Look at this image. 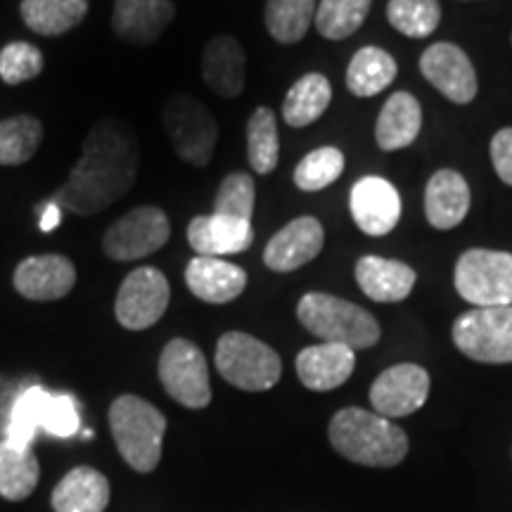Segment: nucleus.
I'll use <instances>...</instances> for the list:
<instances>
[{
	"label": "nucleus",
	"mask_w": 512,
	"mask_h": 512,
	"mask_svg": "<svg viewBox=\"0 0 512 512\" xmlns=\"http://www.w3.org/2000/svg\"><path fill=\"white\" fill-rule=\"evenodd\" d=\"M415 278L411 266L382 256H363L356 264V283L373 302H403L413 292Z\"/></svg>",
	"instance_id": "5701e85b"
},
{
	"label": "nucleus",
	"mask_w": 512,
	"mask_h": 512,
	"mask_svg": "<svg viewBox=\"0 0 512 512\" xmlns=\"http://www.w3.org/2000/svg\"><path fill=\"white\" fill-rule=\"evenodd\" d=\"M43 140V124L31 114L0 119V166L27 164Z\"/></svg>",
	"instance_id": "2f4dec72"
},
{
	"label": "nucleus",
	"mask_w": 512,
	"mask_h": 512,
	"mask_svg": "<svg viewBox=\"0 0 512 512\" xmlns=\"http://www.w3.org/2000/svg\"><path fill=\"white\" fill-rule=\"evenodd\" d=\"M245 50L233 36H216L202 50V79L221 98H238L245 91Z\"/></svg>",
	"instance_id": "412c9836"
},
{
	"label": "nucleus",
	"mask_w": 512,
	"mask_h": 512,
	"mask_svg": "<svg viewBox=\"0 0 512 512\" xmlns=\"http://www.w3.org/2000/svg\"><path fill=\"white\" fill-rule=\"evenodd\" d=\"M50 503L55 512H105L110 505V482L93 467H74L55 486Z\"/></svg>",
	"instance_id": "b1692460"
},
{
	"label": "nucleus",
	"mask_w": 512,
	"mask_h": 512,
	"mask_svg": "<svg viewBox=\"0 0 512 512\" xmlns=\"http://www.w3.org/2000/svg\"><path fill=\"white\" fill-rule=\"evenodd\" d=\"M43 430L60 439L74 437V434L81 430L79 406H76L74 396L50 394L46 418H43Z\"/></svg>",
	"instance_id": "58836bf2"
},
{
	"label": "nucleus",
	"mask_w": 512,
	"mask_h": 512,
	"mask_svg": "<svg viewBox=\"0 0 512 512\" xmlns=\"http://www.w3.org/2000/svg\"><path fill=\"white\" fill-rule=\"evenodd\" d=\"M159 380L166 394L185 408H207L211 403V382L207 358L190 339H171L159 356Z\"/></svg>",
	"instance_id": "1a4fd4ad"
},
{
	"label": "nucleus",
	"mask_w": 512,
	"mask_h": 512,
	"mask_svg": "<svg viewBox=\"0 0 512 512\" xmlns=\"http://www.w3.org/2000/svg\"><path fill=\"white\" fill-rule=\"evenodd\" d=\"M420 72L437 91L456 105H467L477 98L475 64L463 48L453 43H434L420 57Z\"/></svg>",
	"instance_id": "ddd939ff"
},
{
	"label": "nucleus",
	"mask_w": 512,
	"mask_h": 512,
	"mask_svg": "<svg viewBox=\"0 0 512 512\" xmlns=\"http://www.w3.org/2000/svg\"><path fill=\"white\" fill-rule=\"evenodd\" d=\"M254 200H256V188L249 174L235 171L228 174L219 185L214 200V214L233 216V219L252 221L254 214Z\"/></svg>",
	"instance_id": "e433bc0d"
},
{
	"label": "nucleus",
	"mask_w": 512,
	"mask_h": 512,
	"mask_svg": "<svg viewBox=\"0 0 512 512\" xmlns=\"http://www.w3.org/2000/svg\"><path fill=\"white\" fill-rule=\"evenodd\" d=\"M171 238L169 216L159 207L131 209L102 235V252L114 261H138L155 254Z\"/></svg>",
	"instance_id": "9d476101"
},
{
	"label": "nucleus",
	"mask_w": 512,
	"mask_h": 512,
	"mask_svg": "<svg viewBox=\"0 0 512 512\" xmlns=\"http://www.w3.org/2000/svg\"><path fill=\"white\" fill-rule=\"evenodd\" d=\"M332 100V86L330 81L325 79L323 74H304L294 86L290 93L285 95L283 102V119L287 126L304 128L311 126L313 121L323 117L325 110L330 107Z\"/></svg>",
	"instance_id": "bb28decb"
},
{
	"label": "nucleus",
	"mask_w": 512,
	"mask_h": 512,
	"mask_svg": "<svg viewBox=\"0 0 512 512\" xmlns=\"http://www.w3.org/2000/svg\"><path fill=\"white\" fill-rule=\"evenodd\" d=\"M110 430L121 458L136 472H152L162 460L166 418L150 401L124 394L110 406Z\"/></svg>",
	"instance_id": "20e7f679"
},
{
	"label": "nucleus",
	"mask_w": 512,
	"mask_h": 512,
	"mask_svg": "<svg viewBox=\"0 0 512 512\" xmlns=\"http://www.w3.org/2000/svg\"><path fill=\"white\" fill-rule=\"evenodd\" d=\"M453 283L475 309L512 306V254L496 249H467L453 273Z\"/></svg>",
	"instance_id": "423d86ee"
},
{
	"label": "nucleus",
	"mask_w": 512,
	"mask_h": 512,
	"mask_svg": "<svg viewBox=\"0 0 512 512\" xmlns=\"http://www.w3.org/2000/svg\"><path fill=\"white\" fill-rule=\"evenodd\" d=\"M401 209L399 190L387 178L366 176L351 188V219L370 238H382V235L392 233L401 219Z\"/></svg>",
	"instance_id": "4468645a"
},
{
	"label": "nucleus",
	"mask_w": 512,
	"mask_h": 512,
	"mask_svg": "<svg viewBox=\"0 0 512 512\" xmlns=\"http://www.w3.org/2000/svg\"><path fill=\"white\" fill-rule=\"evenodd\" d=\"M50 401V392L43 387H29L17 396L12 403V411L5 425V439L12 441L15 446L31 448L36 439V432L43 430V418H46V408Z\"/></svg>",
	"instance_id": "473e14b6"
},
{
	"label": "nucleus",
	"mask_w": 512,
	"mask_h": 512,
	"mask_svg": "<svg viewBox=\"0 0 512 512\" xmlns=\"http://www.w3.org/2000/svg\"><path fill=\"white\" fill-rule=\"evenodd\" d=\"M297 318L320 342L344 344L354 351L370 349L380 342V323L373 313L335 294H304L297 304Z\"/></svg>",
	"instance_id": "7ed1b4c3"
},
{
	"label": "nucleus",
	"mask_w": 512,
	"mask_h": 512,
	"mask_svg": "<svg viewBox=\"0 0 512 512\" xmlns=\"http://www.w3.org/2000/svg\"><path fill=\"white\" fill-rule=\"evenodd\" d=\"M43 72V55L36 46L27 41L8 43L0 50V79L8 86L27 83Z\"/></svg>",
	"instance_id": "4c0bfd02"
},
{
	"label": "nucleus",
	"mask_w": 512,
	"mask_h": 512,
	"mask_svg": "<svg viewBox=\"0 0 512 512\" xmlns=\"http://www.w3.org/2000/svg\"><path fill=\"white\" fill-rule=\"evenodd\" d=\"M60 219H62V209L57 207L53 200H50L41 211V230H43V233H50V230H55L57 226H60Z\"/></svg>",
	"instance_id": "a19ab883"
},
{
	"label": "nucleus",
	"mask_w": 512,
	"mask_h": 512,
	"mask_svg": "<svg viewBox=\"0 0 512 512\" xmlns=\"http://www.w3.org/2000/svg\"><path fill=\"white\" fill-rule=\"evenodd\" d=\"M325 230L316 216H299L280 228L264 249V264L275 273H292L323 252Z\"/></svg>",
	"instance_id": "dca6fc26"
},
{
	"label": "nucleus",
	"mask_w": 512,
	"mask_h": 512,
	"mask_svg": "<svg viewBox=\"0 0 512 512\" xmlns=\"http://www.w3.org/2000/svg\"><path fill=\"white\" fill-rule=\"evenodd\" d=\"M491 162H494L498 178L505 185H512V126L501 128L491 138Z\"/></svg>",
	"instance_id": "ea45409f"
},
{
	"label": "nucleus",
	"mask_w": 512,
	"mask_h": 512,
	"mask_svg": "<svg viewBox=\"0 0 512 512\" xmlns=\"http://www.w3.org/2000/svg\"><path fill=\"white\" fill-rule=\"evenodd\" d=\"M164 128L171 147L185 164L207 166L214 157L219 126L200 100L174 95L164 107Z\"/></svg>",
	"instance_id": "6e6552de"
},
{
	"label": "nucleus",
	"mask_w": 512,
	"mask_h": 512,
	"mask_svg": "<svg viewBox=\"0 0 512 512\" xmlns=\"http://www.w3.org/2000/svg\"><path fill=\"white\" fill-rule=\"evenodd\" d=\"M344 171V152L339 147H318L294 169V183L304 192L330 188Z\"/></svg>",
	"instance_id": "c9c22d12"
},
{
	"label": "nucleus",
	"mask_w": 512,
	"mask_h": 512,
	"mask_svg": "<svg viewBox=\"0 0 512 512\" xmlns=\"http://www.w3.org/2000/svg\"><path fill=\"white\" fill-rule=\"evenodd\" d=\"M12 285L29 302H57L76 285V268L62 254L27 256L15 268Z\"/></svg>",
	"instance_id": "2eb2a0df"
},
{
	"label": "nucleus",
	"mask_w": 512,
	"mask_h": 512,
	"mask_svg": "<svg viewBox=\"0 0 512 512\" xmlns=\"http://www.w3.org/2000/svg\"><path fill=\"white\" fill-rule=\"evenodd\" d=\"M214 361L223 380L245 392H266L283 375L275 349L247 332H226L216 344Z\"/></svg>",
	"instance_id": "39448f33"
},
{
	"label": "nucleus",
	"mask_w": 512,
	"mask_h": 512,
	"mask_svg": "<svg viewBox=\"0 0 512 512\" xmlns=\"http://www.w3.org/2000/svg\"><path fill=\"white\" fill-rule=\"evenodd\" d=\"M430 396V375L415 363L387 368L370 387V403L384 418H406L425 406Z\"/></svg>",
	"instance_id": "f8f14e48"
},
{
	"label": "nucleus",
	"mask_w": 512,
	"mask_h": 512,
	"mask_svg": "<svg viewBox=\"0 0 512 512\" xmlns=\"http://www.w3.org/2000/svg\"><path fill=\"white\" fill-rule=\"evenodd\" d=\"M247 157L254 174L266 176L278 166L280 138L278 119L268 107H256L247 121Z\"/></svg>",
	"instance_id": "7c9ffc66"
},
{
	"label": "nucleus",
	"mask_w": 512,
	"mask_h": 512,
	"mask_svg": "<svg viewBox=\"0 0 512 512\" xmlns=\"http://www.w3.org/2000/svg\"><path fill=\"white\" fill-rule=\"evenodd\" d=\"M453 342L477 363H512V306L465 311L453 323Z\"/></svg>",
	"instance_id": "0eeeda50"
},
{
	"label": "nucleus",
	"mask_w": 512,
	"mask_h": 512,
	"mask_svg": "<svg viewBox=\"0 0 512 512\" xmlns=\"http://www.w3.org/2000/svg\"><path fill=\"white\" fill-rule=\"evenodd\" d=\"M387 19L408 38H427L441 22L439 0H389Z\"/></svg>",
	"instance_id": "f704fd0d"
},
{
	"label": "nucleus",
	"mask_w": 512,
	"mask_h": 512,
	"mask_svg": "<svg viewBox=\"0 0 512 512\" xmlns=\"http://www.w3.org/2000/svg\"><path fill=\"white\" fill-rule=\"evenodd\" d=\"M138 164V140L128 124L112 117L100 119L88 131L81 159L55 192L53 202L79 216L100 214L133 188Z\"/></svg>",
	"instance_id": "f257e3e1"
},
{
	"label": "nucleus",
	"mask_w": 512,
	"mask_h": 512,
	"mask_svg": "<svg viewBox=\"0 0 512 512\" xmlns=\"http://www.w3.org/2000/svg\"><path fill=\"white\" fill-rule=\"evenodd\" d=\"M24 24L41 36H62L88 15V0H22Z\"/></svg>",
	"instance_id": "a878e982"
},
{
	"label": "nucleus",
	"mask_w": 512,
	"mask_h": 512,
	"mask_svg": "<svg viewBox=\"0 0 512 512\" xmlns=\"http://www.w3.org/2000/svg\"><path fill=\"white\" fill-rule=\"evenodd\" d=\"M330 444L339 456L368 467H394L408 453V437L380 413L344 408L330 420Z\"/></svg>",
	"instance_id": "f03ea898"
},
{
	"label": "nucleus",
	"mask_w": 512,
	"mask_h": 512,
	"mask_svg": "<svg viewBox=\"0 0 512 512\" xmlns=\"http://www.w3.org/2000/svg\"><path fill=\"white\" fill-rule=\"evenodd\" d=\"M188 242L197 256H230L247 252L254 242L252 221L233 219L223 214L195 216L188 226Z\"/></svg>",
	"instance_id": "a211bd4d"
},
{
	"label": "nucleus",
	"mask_w": 512,
	"mask_h": 512,
	"mask_svg": "<svg viewBox=\"0 0 512 512\" xmlns=\"http://www.w3.org/2000/svg\"><path fill=\"white\" fill-rule=\"evenodd\" d=\"M171 287L159 268L140 266L131 271L117 292L114 313L126 330H147L169 309Z\"/></svg>",
	"instance_id": "9b49d317"
},
{
	"label": "nucleus",
	"mask_w": 512,
	"mask_h": 512,
	"mask_svg": "<svg viewBox=\"0 0 512 512\" xmlns=\"http://www.w3.org/2000/svg\"><path fill=\"white\" fill-rule=\"evenodd\" d=\"M396 60L387 50L366 46L351 57L347 69V88L356 98H373L396 79Z\"/></svg>",
	"instance_id": "c85d7f7f"
},
{
	"label": "nucleus",
	"mask_w": 512,
	"mask_h": 512,
	"mask_svg": "<svg viewBox=\"0 0 512 512\" xmlns=\"http://www.w3.org/2000/svg\"><path fill=\"white\" fill-rule=\"evenodd\" d=\"M176 5L171 0H117L112 29L131 46H150L174 22Z\"/></svg>",
	"instance_id": "f3484780"
},
{
	"label": "nucleus",
	"mask_w": 512,
	"mask_h": 512,
	"mask_svg": "<svg viewBox=\"0 0 512 512\" xmlns=\"http://www.w3.org/2000/svg\"><path fill=\"white\" fill-rule=\"evenodd\" d=\"M422 128V107L411 93L399 91L384 102L375 126V140L382 150L394 152L413 145Z\"/></svg>",
	"instance_id": "393cba45"
},
{
	"label": "nucleus",
	"mask_w": 512,
	"mask_h": 512,
	"mask_svg": "<svg viewBox=\"0 0 512 512\" xmlns=\"http://www.w3.org/2000/svg\"><path fill=\"white\" fill-rule=\"evenodd\" d=\"M185 283L197 299L207 304L235 302L247 287V273L238 264L216 256H195L185 268Z\"/></svg>",
	"instance_id": "6ab92c4d"
},
{
	"label": "nucleus",
	"mask_w": 512,
	"mask_h": 512,
	"mask_svg": "<svg viewBox=\"0 0 512 512\" xmlns=\"http://www.w3.org/2000/svg\"><path fill=\"white\" fill-rule=\"evenodd\" d=\"M373 0H320L316 8L318 34L330 41H342L361 29L366 22Z\"/></svg>",
	"instance_id": "72a5a7b5"
},
{
	"label": "nucleus",
	"mask_w": 512,
	"mask_h": 512,
	"mask_svg": "<svg viewBox=\"0 0 512 512\" xmlns=\"http://www.w3.org/2000/svg\"><path fill=\"white\" fill-rule=\"evenodd\" d=\"M356 368V351L344 344L320 342L297 356V375L311 392H330L342 387Z\"/></svg>",
	"instance_id": "aec40b11"
},
{
	"label": "nucleus",
	"mask_w": 512,
	"mask_h": 512,
	"mask_svg": "<svg viewBox=\"0 0 512 512\" xmlns=\"http://www.w3.org/2000/svg\"><path fill=\"white\" fill-rule=\"evenodd\" d=\"M316 8V0H268L264 10L268 34L285 46L299 43L309 34Z\"/></svg>",
	"instance_id": "c756f323"
},
{
	"label": "nucleus",
	"mask_w": 512,
	"mask_h": 512,
	"mask_svg": "<svg viewBox=\"0 0 512 512\" xmlns=\"http://www.w3.org/2000/svg\"><path fill=\"white\" fill-rule=\"evenodd\" d=\"M41 479V465L31 448L0 441V496L5 501H24L36 491Z\"/></svg>",
	"instance_id": "cd10ccee"
},
{
	"label": "nucleus",
	"mask_w": 512,
	"mask_h": 512,
	"mask_svg": "<svg viewBox=\"0 0 512 512\" xmlns=\"http://www.w3.org/2000/svg\"><path fill=\"white\" fill-rule=\"evenodd\" d=\"M470 211V185L453 169H441L425 188V216L437 230H451L465 221Z\"/></svg>",
	"instance_id": "4be33fe9"
}]
</instances>
